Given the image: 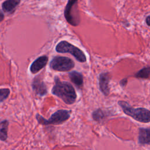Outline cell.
<instances>
[{
	"label": "cell",
	"instance_id": "cell-9",
	"mask_svg": "<svg viewBox=\"0 0 150 150\" xmlns=\"http://www.w3.org/2000/svg\"><path fill=\"white\" fill-rule=\"evenodd\" d=\"M48 57L46 56H42L36 59L30 65V70L33 74H35L42 69L47 64Z\"/></svg>",
	"mask_w": 150,
	"mask_h": 150
},
{
	"label": "cell",
	"instance_id": "cell-12",
	"mask_svg": "<svg viewBox=\"0 0 150 150\" xmlns=\"http://www.w3.org/2000/svg\"><path fill=\"white\" fill-rule=\"evenodd\" d=\"M21 0H6L2 4V9L5 12L12 13L19 4Z\"/></svg>",
	"mask_w": 150,
	"mask_h": 150
},
{
	"label": "cell",
	"instance_id": "cell-8",
	"mask_svg": "<svg viewBox=\"0 0 150 150\" xmlns=\"http://www.w3.org/2000/svg\"><path fill=\"white\" fill-rule=\"evenodd\" d=\"M32 87L34 93L40 97L45 96L47 93V89L45 83L39 77H36L33 79Z\"/></svg>",
	"mask_w": 150,
	"mask_h": 150
},
{
	"label": "cell",
	"instance_id": "cell-19",
	"mask_svg": "<svg viewBox=\"0 0 150 150\" xmlns=\"http://www.w3.org/2000/svg\"><path fill=\"white\" fill-rule=\"evenodd\" d=\"M4 18V13H3V12H2V11L0 9V22L3 21Z\"/></svg>",
	"mask_w": 150,
	"mask_h": 150
},
{
	"label": "cell",
	"instance_id": "cell-15",
	"mask_svg": "<svg viewBox=\"0 0 150 150\" xmlns=\"http://www.w3.org/2000/svg\"><path fill=\"white\" fill-rule=\"evenodd\" d=\"M135 77L142 79H147L150 77V66L144 67L138 71H137L135 75Z\"/></svg>",
	"mask_w": 150,
	"mask_h": 150
},
{
	"label": "cell",
	"instance_id": "cell-18",
	"mask_svg": "<svg viewBox=\"0 0 150 150\" xmlns=\"http://www.w3.org/2000/svg\"><path fill=\"white\" fill-rule=\"evenodd\" d=\"M145 21H146V23L148 26H150V15H148L146 17L145 19Z\"/></svg>",
	"mask_w": 150,
	"mask_h": 150
},
{
	"label": "cell",
	"instance_id": "cell-3",
	"mask_svg": "<svg viewBox=\"0 0 150 150\" xmlns=\"http://www.w3.org/2000/svg\"><path fill=\"white\" fill-rule=\"evenodd\" d=\"M71 111L67 110H59L52 114L49 119L45 118L43 116L37 113L35 115L36 120L39 124L43 125H59L64 123L69 119Z\"/></svg>",
	"mask_w": 150,
	"mask_h": 150
},
{
	"label": "cell",
	"instance_id": "cell-17",
	"mask_svg": "<svg viewBox=\"0 0 150 150\" xmlns=\"http://www.w3.org/2000/svg\"><path fill=\"white\" fill-rule=\"evenodd\" d=\"M127 81H128V80H127V78H124V79L121 80L120 81V85L122 87H124L127 84Z\"/></svg>",
	"mask_w": 150,
	"mask_h": 150
},
{
	"label": "cell",
	"instance_id": "cell-16",
	"mask_svg": "<svg viewBox=\"0 0 150 150\" xmlns=\"http://www.w3.org/2000/svg\"><path fill=\"white\" fill-rule=\"evenodd\" d=\"M10 90L7 88H0V103L4 101L9 97Z\"/></svg>",
	"mask_w": 150,
	"mask_h": 150
},
{
	"label": "cell",
	"instance_id": "cell-6",
	"mask_svg": "<svg viewBox=\"0 0 150 150\" xmlns=\"http://www.w3.org/2000/svg\"><path fill=\"white\" fill-rule=\"evenodd\" d=\"M74 66V62L67 57L56 56L50 62L51 69L59 71H68Z\"/></svg>",
	"mask_w": 150,
	"mask_h": 150
},
{
	"label": "cell",
	"instance_id": "cell-14",
	"mask_svg": "<svg viewBox=\"0 0 150 150\" xmlns=\"http://www.w3.org/2000/svg\"><path fill=\"white\" fill-rule=\"evenodd\" d=\"M9 127V121L4 120L0 121V140L5 141L8 138V131Z\"/></svg>",
	"mask_w": 150,
	"mask_h": 150
},
{
	"label": "cell",
	"instance_id": "cell-10",
	"mask_svg": "<svg viewBox=\"0 0 150 150\" xmlns=\"http://www.w3.org/2000/svg\"><path fill=\"white\" fill-rule=\"evenodd\" d=\"M138 140L140 145H150V128H139Z\"/></svg>",
	"mask_w": 150,
	"mask_h": 150
},
{
	"label": "cell",
	"instance_id": "cell-7",
	"mask_svg": "<svg viewBox=\"0 0 150 150\" xmlns=\"http://www.w3.org/2000/svg\"><path fill=\"white\" fill-rule=\"evenodd\" d=\"M110 76L108 72H103L100 74L98 77L99 88L101 93L105 96H107L110 93Z\"/></svg>",
	"mask_w": 150,
	"mask_h": 150
},
{
	"label": "cell",
	"instance_id": "cell-11",
	"mask_svg": "<svg viewBox=\"0 0 150 150\" xmlns=\"http://www.w3.org/2000/svg\"><path fill=\"white\" fill-rule=\"evenodd\" d=\"M69 78L71 82L78 88H81L83 85V75L76 71H73L69 73Z\"/></svg>",
	"mask_w": 150,
	"mask_h": 150
},
{
	"label": "cell",
	"instance_id": "cell-2",
	"mask_svg": "<svg viewBox=\"0 0 150 150\" xmlns=\"http://www.w3.org/2000/svg\"><path fill=\"white\" fill-rule=\"evenodd\" d=\"M118 104L126 115L131 117L135 120L144 123L150 122V111L149 110L143 107L134 108L127 102L122 100L119 101Z\"/></svg>",
	"mask_w": 150,
	"mask_h": 150
},
{
	"label": "cell",
	"instance_id": "cell-1",
	"mask_svg": "<svg viewBox=\"0 0 150 150\" xmlns=\"http://www.w3.org/2000/svg\"><path fill=\"white\" fill-rule=\"evenodd\" d=\"M52 93L69 105L74 103L77 98V94L73 86L68 82L60 81L57 77L54 79Z\"/></svg>",
	"mask_w": 150,
	"mask_h": 150
},
{
	"label": "cell",
	"instance_id": "cell-13",
	"mask_svg": "<svg viewBox=\"0 0 150 150\" xmlns=\"http://www.w3.org/2000/svg\"><path fill=\"white\" fill-rule=\"evenodd\" d=\"M108 116V112L101 108H97L92 112L93 119L97 122H102Z\"/></svg>",
	"mask_w": 150,
	"mask_h": 150
},
{
	"label": "cell",
	"instance_id": "cell-5",
	"mask_svg": "<svg viewBox=\"0 0 150 150\" xmlns=\"http://www.w3.org/2000/svg\"><path fill=\"white\" fill-rule=\"evenodd\" d=\"M78 0H68L64 9V17L67 22L72 26H77L80 22V18L77 9Z\"/></svg>",
	"mask_w": 150,
	"mask_h": 150
},
{
	"label": "cell",
	"instance_id": "cell-4",
	"mask_svg": "<svg viewBox=\"0 0 150 150\" xmlns=\"http://www.w3.org/2000/svg\"><path fill=\"white\" fill-rule=\"evenodd\" d=\"M56 50L58 53H70L80 62L84 63L86 62V57L84 52L67 41L60 42L56 46Z\"/></svg>",
	"mask_w": 150,
	"mask_h": 150
}]
</instances>
